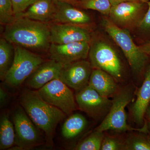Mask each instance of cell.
I'll use <instances>...</instances> for the list:
<instances>
[{
	"mask_svg": "<svg viewBox=\"0 0 150 150\" xmlns=\"http://www.w3.org/2000/svg\"><path fill=\"white\" fill-rule=\"evenodd\" d=\"M20 103L35 126L44 132L47 146H52L56 127L66 114L42 99L37 91L24 90Z\"/></svg>",
	"mask_w": 150,
	"mask_h": 150,
	"instance_id": "obj_1",
	"label": "cell"
},
{
	"mask_svg": "<svg viewBox=\"0 0 150 150\" xmlns=\"http://www.w3.org/2000/svg\"><path fill=\"white\" fill-rule=\"evenodd\" d=\"M4 36L13 45L28 49L46 51L51 44L48 23L25 18H17L6 25Z\"/></svg>",
	"mask_w": 150,
	"mask_h": 150,
	"instance_id": "obj_2",
	"label": "cell"
},
{
	"mask_svg": "<svg viewBox=\"0 0 150 150\" xmlns=\"http://www.w3.org/2000/svg\"><path fill=\"white\" fill-rule=\"evenodd\" d=\"M135 93V88L132 85H128L118 90L115 94L110 110L102 122L95 130L104 132L112 130L117 132L137 131L146 134L147 124L141 128H135L129 126L127 122L126 107L132 101Z\"/></svg>",
	"mask_w": 150,
	"mask_h": 150,
	"instance_id": "obj_3",
	"label": "cell"
},
{
	"mask_svg": "<svg viewBox=\"0 0 150 150\" xmlns=\"http://www.w3.org/2000/svg\"><path fill=\"white\" fill-rule=\"evenodd\" d=\"M103 25L105 31L121 48L132 71L136 74L141 73L147 61L148 55L134 43L128 30L107 19L103 21Z\"/></svg>",
	"mask_w": 150,
	"mask_h": 150,
	"instance_id": "obj_4",
	"label": "cell"
},
{
	"mask_svg": "<svg viewBox=\"0 0 150 150\" xmlns=\"http://www.w3.org/2000/svg\"><path fill=\"white\" fill-rule=\"evenodd\" d=\"M14 48L13 63L4 81L9 86L18 88L44 61L40 56L26 48L16 45Z\"/></svg>",
	"mask_w": 150,
	"mask_h": 150,
	"instance_id": "obj_5",
	"label": "cell"
},
{
	"mask_svg": "<svg viewBox=\"0 0 150 150\" xmlns=\"http://www.w3.org/2000/svg\"><path fill=\"white\" fill-rule=\"evenodd\" d=\"M93 69H98L112 76L115 80L122 77L121 60L115 51L105 42L98 41L90 46L88 56Z\"/></svg>",
	"mask_w": 150,
	"mask_h": 150,
	"instance_id": "obj_6",
	"label": "cell"
},
{
	"mask_svg": "<svg viewBox=\"0 0 150 150\" xmlns=\"http://www.w3.org/2000/svg\"><path fill=\"white\" fill-rule=\"evenodd\" d=\"M15 130V146L18 149L28 150L42 144V138L38 128L23 107L19 106L13 112Z\"/></svg>",
	"mask_w": 150,
	"mask_h": 150,
	"instance_id": "obj_7",
	"label": "cell"
},
{
	"mask_svg": "<svg viewBox=\"0 0 150 150\" xmlns=\"http://www.w3.org/2000/svg\"><path fill=\"white\" fill-rule=\"evenodd\" d=\"M37 92L42 99L67 115H71L77 110L78 105L72 92L60 79L51 81Z\"/></svg>",
	"mask_w": 150,
	"mask_h": 150,
	"instance_id": "obj_8",
	"label": "cell"
},
{
	"mask_svg": "<svg viewBox=\"0 0 150 150\" xmlns=\"http://www.w3.org/2000/svg\"><path fill=\"white\" fill-rule=\"evenodd\" d=\"M75 97L79 109L94 119L105 118L112 105V100L102 96L88 85L76 91Z\"/></svg>",
	"mask_w": 150,
	"mask_h": 150,
	"instance_id": "obj_9",
	"label": "cell"
},
{
	"mask_svg": "<svg viewBox=\"0 0 150 150\" xmlns=\"http://www.w3.org/2000/svg\"><path fill=\"white\" fill-rule=\"evenodd\" d=\"M92 70L90 62L80 60L63 65L59 79L69 87L79 91L88 85Z\"/></svg>",
	"mask_w": 150,
	"mask_h": 150,
	"instance_id": "obj_10",
	"label": "cell"
},
{
	"mask_svg": "<svg viewBox=\"0 0 150 150\" xmlns=\"http://www.w3.org/2000/svg\"><path fill=\"white\" fill-rule=\"evenodd\" d=\"M90 48L89 42L81 41L64 44L51 43L49 51L51 59L65 65L86 59Z\"/></svg>",
	"mask_w": 150,
	"mask_h": 150,
	"instance_id": "obj_11",
	"label": "cell"
},
{
	"mask_svg": "<svg viewBox=\"0 0 150 150\" xmlns=\"http://www.w3.org/2000/svg\"><path fill=\"white\" fill-rule=\"evenodd\" d=\"M91 39L88 31L80 25L55 23L50 26L51 43L64 44L81 41L90 42Z\"/></svg>",
	"mask_w": 150,
	"mask_h": 150,
	"instance_id": "obj_12",
	"label": "cell"
},
{
	"mask_svg": "<svg viewBox=\"0 0 150 150\" xmlns=\"http://www.w3.org/2000/svg\"><path fill=\"white\" fill-rule=\"evenodd\" d=\"M63 65L53 59L43 62L25 81L26 86L38 90L49 82L60 79Z\"/></svg>",
	"mask_w": 150,
	"mask_h": 150,
	"instance_id": "obj_13",
	"label": "cell"
},
{
	"mask_svg": "<svg viewBox=\"0 0 150 150\" xmlns=\"http://www.w3.org/2000/svg\"><path fill=\"white\" fill-rule=\"evenodd\" d=\"M144 3L142 0L130 1L112 6L109 14L110 20L118 25H129L139 16Z\"/></svg>",
	"mask_w": 150,
	"mask_h": 150,
	"instance_id": "obj_14",
	"label": "cell"
},
{
	"mask_svg": "<svg viewBox=\"0 0 150 150\" xmlns=\"http://www.w3.org/2000/svg\"><path fill=\"white\" fill-rule=\"evenodd\" d=\"M136 95L137 99L131 107V114L135 123L144 126L145 115L150 103V64L147 67L143 84Z\"/></svg>",
	"mask_w": 150,
	"mask_h": 150,
	"instance_id": "obj_15",
	"label": "cell"
},
{
	"mask_svg": "<svg viewBox=\"0 0 150 150\" xmlns=\"http://www.w3.org/2000/svg\"><path fill=\"white\" fill-rule=\"evenodd\" d=\"M56 9L53 21L55 23L80 25L91 21L89 16L84 12L66 2H56Z\"/></svg>",
	"mask_w": 150,
	"mask_h": 150,
	"instance_id": "obj_16",
	"label": "cell"
},
{
	"mask_svg": "<svg viewBox=\"0 0 150 150\" xmlns=\"http://www.w3.org/2000/svg\"><path fill=\"white\" fill-rule=\"evenodd\" d=\"M56 9L54 0H38L24 12L16 15V18H25L48 23L53 21Z\"/></svg>",
	"mask_w": 150,
	"mask_h": 150,
	"instance_id": "obj_17",
	"label": "cell"
},
{
	"mask_svg": "<svg viewBox=\"0 0 150 150\" xmlns=\"http://www.w3.org/2000/svg\"><path fill=\"white\" fill-rule=\"evenodd\" d=\"M115 79L109 74L98 69H93L88 85L100 94L109 98L118 91Z\"/></svg>",
	"mask_w": 150,
	"mask_h": 150,
	"instance_id": "obj_18",
	"label": "cell"
},
{
	"mask_svg": "<svg viewBox=\"0 0 150 150\" xmlns=\"http://www.w3.org/2000/svg\"><path fill=\"white\" fill-rule=\"evenodd\" d=\"M87 123L86 119L81 114H71L62 126L61 133L62 137L66 139H72L85 130Z\"/></svg>",
	"mask_w": 150,
	"mask_h": 150,
	"instance_id": "obj_19",
	"label": "cell"
},
{
	"mask_svg": "<svg viewBox=\"0 0 150 150\" xmlns=\"http://www.w3.org/2000/svg\"><path fill=\"white\" fill-rule=\"evenodd\" d=\"M16 134L14 124L8 113L1 115L0 120V149H7L15 145Z\"/></svg>",
	"mask_w": 150,
	"mask_h": 150,
	"instance_id": "obj_20",
	"label": "cell"
},
{
	"mask_svg": "<svg viewBox=\"0 0 150 150\" xmlns=\"http://www.w3.org/2000/svg\"><path fill=\"white\" fill-rule=\"evenodd\" d=\"M15 48L12 43L5 38L0 39V79L5 78L13 63Z\"/></svg>",
	"mask_w": 150,
	"mask_h": 150,
	"instance_id": "obj_21",
	"label": "cell"
},
{
	"mask_svg": "<svg viewBox=\"0 0 150 150\" xmlns=\"http://www.w3.org/2000/svg\"><path fill=\"white\" fill-rule=\"evenodd\" d=\"M104 137L103 132L95 130L74 148L76 150H99Z\"/></svg>",
	"mask_w": 150,
	"mask_h": 150,
	"instance_id": "obj_22",
	"label": "cell"
},
{
	"mask_svg": "<svg viewBox=\"0 0 150 150\" xmlns=\"http://www.w3.org/2000/svg\"><path fill=\"white\" fill-rule=\"evenodd\" d=\"M79 4L83 8L98 11L106 16H109L112 7L110 0H81Z\"/></svg>",
	"mask_w": 150,
	"mask_h": 150,
	"instance_id": "obj_23",
	"label": "cell"
},
{
	"mask_svg": "<svg viewBox=\"0 0 150 150\" xmlns=\"http://www.w3.org/2000/svg\"><path fill=\"white\" fill-rule=\"evenodd\" d=\"M125 150H150V137L143 135L132 136L125 143Z\"/></svg>",
	"mask_w": 150,
	"mask_h": 150,
	"instance_id": "obj_24",
	"label": "cell"
},
{
	"mask_svg": "<svg viewBox=\"0 0 150 150\" xmlns=\"http://www.w3.org/2000/svg\"><path fill=\"white\" fill-rule=\"evenodd\" d=\"M11 0H0V22L7 25L11 23L15 20Z\"/></svg>",
	"mask_w": 150,
	"mask_h": 150,
	"instance_id": "obj_25",
	"label": "cell"
},
{
	"mask_svg": "<svg viewBox=\"0 0 150 150\" xmlns=\"http://www.w3.org/2000/svg\"><path fill=\"white\" fill-rule=\"evenodd\" d=\"M100 150H125V143H122L120 140L115 137L104 136Z\"/></svg>",
	"mask_w": 150,
	"mask_h": 150,
	"instance_id": "obj_26",
	"label": "cell"
},
{
	"mask_svg": "<svg viewBox=\"0 0 150 150\" xmlns=\"http://www.w3.org/2000/svg\"><path fill=\"white\" fill-rule=\"evenodd\" d=\"M38 0H11L15 15L23 12Z\"/></svg>",
	"mask_w": 150,
	"mask_h": 150,
	"instance_id": "obj_27",
	"label": "cell"
},
{
	"mask_svg": "<svg viewBox=\"0 0 150 150\" xmlns=\"http://www.w3.org/2000/svg\"><path fill=\"white\" fill-rule=\"evenodd\" d=\"M148 6L147 11L140 21L139 27L142 29L150 30V1L147 2Z\"/></svg>",
	"mask_w": 150,
	"mask_h": 150,
	"instance_id": "obj_28",
	"label": "cell"
},
{
	"mask_svg": "<svg viewBox=\"0 0 150 150\" xmlns=\"http://www.w3.org/2000/svg\"><path fill=\"white\" fill-rule=\"evenodd\" d=\"M8 94L4 90L1 88L0 89V103L1 107L5 103L6 101L8 99Z\"/></svg>",
	"mask_w": 150,
	"mask_h": 150,
	"instance_id": "obj_29",
	"label": "cell"
},
{
	"mask_svg": "<svg viewBox=\"0 0 150 150\" xmlns=\"http://www.w3.org/2000/svg\"><path fill=\"white\" fill-rule=\"evenodd\" d=\"M139 47L140 49L144 53L148 55H150V41Z\"/></svg>",
	"mask_w": 150,
	"mask_h": 150,
	"instance_id": "obj_30",
	"label": "cell"
},
{
	"mask_svg": "<svg viewBox=\"0 0 150 150\" xmlns=\"http://www.w3.org/2000/svg\"><path fill=\"white\" fill-rule=\"evenodd\" d=\"M139 1V0H110L112 6L115 5L120 3L124 2L130 1Z\"/></svg>",
	"mask_w": 150,
	"mask_h": 150,
	"instance_id": "obj_31",
	"label": "cell"
},
{
	"mask_svg": "<svg viewBox=\"0 0 150 150\" xmlns=\"http://www.w3.org/2000/svg\"><path fill=\"white\" fill-rule=\"evenodd\" d=\"M56 2H66L71 4L72 5L77 4V2L75 0H54Z\"/></svg>",
	"mask_w": 150,
	"mask_h": 150,
	"instance_id": "obj_32",
	"label": "cell"
},
{
	"mask_svg": "<svg viewBox=\"0 0 150 150\" xmlns=\"http://www.w3.org/2000/svg\"><path fill=\"white\" fill-rule=\"evenodd\" d=\"M146 115L147 118L148 122H146L147 124L148 128H149L150 130V105L148 108L146 112Z\"/></svg>",
	"mask_w": 150,
	"mask_h": 150,
	"instance_id": "obj_33",
	"label": "cell"
},
{
	"mask_svg": "<svg viewBox=\"0 0 150 150\" xmlns=\"http://www.w3.org/2000/svg\"><path fill=\"white\" fill-rule=\"evenodd\" d=\"M142 1L144 2H147L149 1V0H142Z\"/></svg>",
	"mask_w": 150,
	"mask_h": 150,
	"instance_id": "obj_34",
	"label": "cell"
}]
</instances>
